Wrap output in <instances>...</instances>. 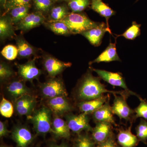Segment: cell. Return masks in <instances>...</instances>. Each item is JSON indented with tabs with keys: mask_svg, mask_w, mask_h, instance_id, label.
Here are the masks:
<instances>
[{
	"mask_svg": "<svg viewBox=\"0 0 147 147\" xmlns=\"http://www.w3.org/2000/svg\"><path fill=\"white\" fill-rule=\"evenodd\" d=\"M9 131L7 129V124L4 122L0 121V137H6L9 134Z\"/></svg>",
	"mask_w": 147,
	"mask_h": 147,
	"instance_id": "cell-39",
	"label": "cell"
},
{
	"mask_svg": "<svg viewBox=\"0 0 147 147\" xmlns=\"http://www.w3.org/2000/svg\"><path fill=\"white\" fill-rule=\"evenodd\" d=\"M18 49V56L21 58H27L35 55L36 50L21 35L15 38Z\"/></svg>",
	"mask_w": 147,
	"mask_h": 147,
	"instance_id": "cell-23",
	"label": "cell"
},
{
	"mask_svg": "<svg viewBox=\"0 0 147 147\" xmlns=\"http://www.w3.org/2000/svg\"><path fill=\"white\" fill-rule=\"evenodd\" d=\"M53 112L46 106L36 110L31 117V121L38 135H44L52 131Z\"/></svg>",
	"mask_w": 147,
	"mask_h": 147,
	"instance_id": "cell-3",
	"label": "cell"
},
{
	"mask_svg": "<svg viewBox=\"0 0 147 147\" xmlns=\"http://www.w3.org/2000/svg\"><path fill=\"white\" fill-rule=\"evenodd\" d=\"M98 147L97 146V147Z\"/></svg>",
	"mask_w": 147,
	"mask_h": 147,
	"instance_id": "cell-46",
	"label": "cell"
},
{
	"mask_svg": "<svg viewBox=\"0 0 147 147\" xmlns=\"http://www.w3.org/2000/svg\"><path fill=\"white\" fill-rule=\"evenodd\" d=\"M65 1L68 2L70 0H57V1Z\"/></svg>",
	"mask_w": 147,
	"mask_h": 147,
	"instance_id": "cell-42",
	"label": "cell"
},
{
	"mask_svg": "<svg viewBox=\"0 0 147 147\" xmlns=\"http://www.w3.org/2000/svg\"><path fill=\"white\" fill-rule=\"evenodd\" d=\"M109 101L110 98L100 108L92 114V118L96 123L105 122L117 125Z\"/></svg>",
	"mask_w": 147,
	"mask_h": 147,
	"instance_id": "cell-17",
	"label": "cell"
},
{
	"mask_svg": "<svg viewBox=\"0 0 147 147\" xmlns=\"http://www.w3.org/2000/svg\"><path fill=\"white\" fill-rule=\"evenodd\" d=\"M90 5V0H70L68 7L73 13H81Z\"/></svg>",
	"mask_w": 147,
	"mask_h": 147,
	"instance_id": "cell-29",
	"label": "cell"
},
{
	"mask_svg": "<svg viewBox=\"0 0 147 147\" xmlns=\"http://www.w3.org/2000/svg\"><path fill=\"white\" fill-rule=\"evenodd\" d=\"M137 137L139 141L147 144V121L141 118L140 123L136 128Z\"/></svg>",
	"mask_w": 147,
	"mask_h": 147,
	"instance_id": "cell-31",
	"label": "cell"
},
{
	"mask_svg": "<svg viewBox=\"0 0 147 147\" xmlns=\"http://www.w3.org/2000/svg\"><path fill=\"white\" fill-rule=\"evenodd\" d=\"M112 125L105 122L96 123L92 131V138L96 144H102L113 134Z\"/></svg>",
	"mask_w": 147,
	"mask_h": 147,
	"instance_id": "cell-15",
	"label": "cell"
},
{
	"mask_svg": "<svg viewBox=\"0 0 147 147\" xmlns=\"http://www.w3.org/2000/svg\"><path fill=\"white\" fill-rule=\"evenodd\" d=\"M117 145L116 144L115 138H114L113 134L105 142L98 145V147H116Z\"/></svg>",
	"mask_w": 147,
	"mask_h": 147,
	"instance_id": "cell-38",
	"label": "cell"
},
{
	"mask_svg": "<svg viewBox=\"0 0 147 147\" xmlns=\"http://www.w3.org/2000/svg\"><path fill=\"white\" fill-rule=\"evenodd\" d=\"M52 1H53V2H55V1H57V0H52Z\"/></svg>",
	"mask_w": 147,
	"mask_h": 147,
	"instance_id": "cell-44",
	"label": "cell"
},
{
	"mask_svg": "<svg viewBox=\"0 0 147 147\" xmlns=\"http://www.w3.org/2000/svg\"><path fill=\"white\" fill-rule=\"evenodd\" d=\"M92 70L97 74L100 78L112 86L121 87L124 90L133 95L138 96V95L131 91L127 88L124 79L119 73H114L102 69L92 68Z\"/></svg>",
	"mask_w": 147,
	"mask_h": 147,
	"instance_id": "cell-8",
	"label": "cell"
},
{
	"mask_svg": "<svg viewBox=\"0 0 147 147\" xmlns=\"http://www.w3.org/2000/svg\"><path fill=\"white\" fill-rule=\"evenodd\" d=\"M46 20L43 13L40 11L29 13L25 18L15 26V30L23 32L28 31L31 29L44 24Z\"/></svg>",
	"mask_w": 147,
	"mask_h": 147,
	"instance_id": "cell-10",
	"label": "cell"
},
{
	"mask_svg": "<svg viewBox=\"0 0 147 147\" xmlns=\"http://www.w3.org/2000/svg\"><path fill=\"white\" fill-rule=\"evenodd\" d=\"M91 1H92V0H91Z\"/></svg>",
	"mask_w": 147,
	"mask_h": 147,
	"instance_id": "cell-47",
	"label": "cell"
},
{
	"mask_svg": "<svg viewBox=\"0 0 147 147\" xmlns=\"http://www.w3.org/2000/svg\"><path fill=\"white\" fill-rule=\"evenodd\" d=\"M106 32L112 34L110 28L104 22H102L98 27L86 31L81 34L87 38L92 45L98 46L101 44L102 38Z\"/></svg>",
	"mask_w": 147,
	"mask_h": 147,
	"instance_id": "cell-13",
	"label": "cell"
},
{
	"mask_svg": "<svg viewBox=\"0 0 147 147\" xmlns=\"http://www.w3.org/2000/svg\"><path fill=\"white\" fill-rule=\"evenodd\" d=\"M66 121L69 129L79 134L82 131H92L93 128L90 125L88 114L82 113L79 115L69 113L65 116Z\"/></svg>",
	"mask_w": 147,
	"mask_h": 147,
	"instance_id": "cell-5",
	"label": "cell"
},
{
	"mask_svg": "<svg viewBox=\"0 0 147 147\" xmlns=\"http://www.w3.org/2000/svg\"><path fill=\"white\" fill-rule=\"evenodd\" d=\"M51 132L56 138L68 139L70 137V129L66 121L57 116L53 120Z\"/></svg>",
	"mask_w": 147,
	"mask_h": 147,
	"instance_id": "cell-19",
	"label": "cell"
},
{
	"mask_svg": "<svg viewBox=\"0 0 147 147\" xmlns=\"http://www.w3.org/2000/svg\"><path fill=\"white\" fill-rule=\"evenodd\" d=\"M114 95L115 98L113 106H111L113 114L117 116L121 119L129 121L134 119V110L129 106L125 100L126 98L117 94H114Z\"/></svg>",
	"mask_w": 147,
	"mask_h": 147,
	"instance_id": "cell-6",
	"label": "cell"
},
{
	"mask_svg": "<svg viewBox=\"0 0 147 147\" xmlns=\"http://www.w3.org/2000/svg\"><path fill=\"white\" fill-rule=\"evenodd\" d=\"M15 27L8 14H4L0 18V38L3 40L15 36Z\"/></svg>",
	"mask_w": 147,
	"mask_h": 147,
	"instance_id": "cell-20",
	"label": "cell"
},
{
	"mask_svg": "<svg viewBox=\"0 0 147 147\" xmlns=\"http://www.w3.org/2000/svg\"><path fill=\"white\" fill-rule=\"evenodd\" d=\"M43 64L45 70L52 78H55L71 65L70 63L62 61L53 56L47 55L43 58Z\"/></svg>",
	"mask_w": 147,
	"mask_h": 147,
	"instance_id": "cell-7",
	"label": "cell"
},
{
	"mask_svg": "<svg viewBox=\"0 0 147 147\" xmlns=\"http://www.w3.org/2000/svg\"><path fill=\"white\" fill-rule=\"evenodd\" d=\"M119 147L118 146H117V147Z\"/></svg>",
	"mask_w": 147,
	"mask_h": 147,
	"instance_id": "cell-45",
	"label": "cell"
},
{
	"mask_svg": "<svg viewBox=\"0 0 147 147\" xmlns=\"http://www.w3.org/2000/svg\"><path fill=\"white\" fill-rule=\"evenodd\" d=\"M47 104L52 112L57 116L70 112L72 109L66 96H58L48 99Z\"/></svg>",
	"mask_w": 147,
	"mask_h": 147,
	"instance_id": "cell-16",
	"label": "cell"
},
{
	"mask_svg": "<svg viewBox=\"0 0 147 147\" xmlns=\"http://www.w3.org/2000/svg\"><path fill=\"white\" fill-rule=\"evenodd\" d=\"M141 25L134 21L132 22L131 26L128 28L123 34L118 36H122L128 40H134L141 34L140 27Z\"/></svg>",
	"mask_w": 147,
	"mask_h": 147,
	"instance_id": "cell-30",
	"label": "cell"
},
{
	"mask_svg": "<svg viewBox=\"0 0 147 147\" xmlns=\"http://www.w3.org/2000/svg\"><path fill=\"white\" fill-rule=\"evenodd\" d=\"M31 5L18 7L4 14H8L14 26H16L29 14Z\"/></svg>",
	"mask_w": 147,
	"mask_h": 147,
	"instance_id": "cell-25",
	"label": "cell"
},
{
	"mask_svg": "<svg viewBox=\"0 0 147 147\" xmlns=\"http://www.w3.org/2000/svg\"><path fill=\"white\" fill-rule=\"evenodd\" d=\"M40 93L47 99L58 96H67V93L61 79L52 78L40 85Z\"/></svg>",
	"mask_w": 147,
	"mask_h": 147,
	"instance_id": "cell-4",
	"label": "cell"
},
{
	"mask_svg": "<svg viewBox=\"0 0 147 147\" xmlns=\"http://www.w3.org/2000/svg\"><path fill=\"white\" fill-rule=\"evenodd\" d=\"M32 0H5L3 8L6 11V13L11 9L22 6L31 5Z\"/></svg>",
	"mask_w": 147,
	"mask_h": 147,
	"instance_id": "cell-36",
	"label": "cell"
},
{
	"mask_svg": "<svg viewBox=\"0 0 147 147\" xmlns=\"http://www.w3.org/2000/svg\"><path fill=\"white\" fill-rule=\"evenodd\" d=\"M105 93L119 94L125 98L131 95L125 90L114 91L107 90L105 86L101 84L98 77L93 76L91 73L88 72L81 81L77 90V96L81 101H87L100 97Z\"/></svg>",
	"mask_w": 147,
	"mask_h": 147,
	"instance_id": "cell-1",
	"label": "cell"
},
{
	"mask_svg": "<svg viewBox=\"0 0 147 147\" xmlns=\"http://www.w3.org/2000/svg\"><path fill=\"white\" fill-rule=\"evenodd\" d=\"M13 106L11 102L3 97L0 103V113L5 118H10L13 115Z\"/></svg>",
	"mask_w": 147,
	"mask_h": 147,
	"instance_id": "cell-34",
	"label": "cell"
},
{
	"mask_svg": "<svg viewBox=\"0 0 147 147\" xmlns=\"http://www.w3.org/2000/svg\"><path fill=\"white\" fill-rule=\"evenodd\" d=\"M61 21L68 27L71 34H81L83 32L98 27L100 23L92 21L82 13H70Z\"/></svg>",
	"mask_w": 147,
	"mask_h": 147,
	"instance_id": "cell-2",
	"label": "cell"
},
{
	"mask_svg": "<svg viewBox=\"0 0 147 147\" xmlns=\"http://www.w3.org/2000/svg\"><path fill=\"white\" fill-rule=\"evenodd\" d=\"M13 102L14 109L17 115L29 116L33 113L36 100L34 96L30 94L20 97Z\"/></svg>",
	"mask_w": 147,
	"mask_h": 147,
	"instance_id": "cell-11",
	"label": "cell"
},
{
	"mask_svg": "<svg viewBox=\"0 0 147 147\" xmlns=\"http://www.w3.org/2000/svg\"><path fill=\"white\" fill-rule=\"evenodd\" d=\"M11 136L17 147H29L34 139L30 130L23 125L14 127L11 131Z\"/></svg>",
	"mask_w": 147,
	"mask_h": 147,
	"instance_id": "cell-9",
	"label": "cell"
},
{
	"mask_svg": "<svg viewBox=\"0 0 147 147\" xmlns=\"http://www.w3.org/2000/svg\"><path fill=\"white\" fill-rule=\"evenodd\" d=\"M140 100V104L134 110V119L138 118H142L147 121V101L143 99L140 96H138Z\"/></svg>",
	"mask_w": 147,
	"mask_h": 147,
	"instance_id": "cell-35",
	"label": "cell"
},
{
	"mask_svg": "<svg viewBox=\"0 0 147 147\" xmlns=\"http://www.w3.org/2000/svg\"><path fill=\"white\" fill-rule=\"evenodd\" d=\"M113 61H121L117 51L116 41L115 43L110 42L106 49L94 60L89 63V65L100 62H110Z\"/></svg>",
	"mask_w": 147,
	"mask_h": 147,
	"instance_id": "cell-21",
	"label": "cell"
},
{
	"mask_svg": "<svg viewBox=\"0 0 147 147\" xmlns=\"http://www.w3.org/2000/svg\"><path fill=\"white\" fill-rule=\"evenodd\" d=\"M96 143L88 132L78 134L74 141V147H95Z\"/></svg>",
	"mask_w": 147,
	"mask_h": 147,
	"instance_id": "cell-28",
	"label": "cell"
},
{
	"mask_svg": "<svg viewBox=\"0 0 147 147\" xmlns=\"http://www.w3.org/2000/svg\"><path fill=\"white\" fill-rule=\"evenodd\" d=\"M91 7L92 10L105 18L107 26L110 28L108 20L111 16L115 14V11L103 2L102 0H92Z\"/></svg>",
	"mask_w": 147,
	"mask_h": 147,
	"instance_id": "cell-24",
	"label": "cell"
},
{
	"mask_svg": "<svg viewBox=\"0 0 147 147\" xmlns=\"http://www.w3.org/2000/svg\"><path fill=\"white\" fill-rule=\"evenodd\" d=\"M19 76L24 81L32 82L38 79L41 74V71L36 67L35 59L31 60L23 64L17 65Z\"/></svg>",
	"mask_w": 147,
	"mask_h": 147,
	"instance_id": "cell-14",
	"label": "cell"
},
{
	"mask_svg": "<svg viewBox=\"0 0 147 147\" xmlns=\"http://www.w3.org/2000/svg\"><path fill=\"white\" fill-rule=\"evenodd\" d=\"M131 126L127 129L119 130L117 136L118 143L122 147H135L139 144V139L137 136L132 134Z\"/></svg>",
	"mask_w": 147,
	"mask_h": 147,
	"instance_id": "cell-22",
	"label": "cell"
},
{
	"mask_svg": "<svg viewBox=\"0 0 147 147\" xmlns=\"http://www.w3.org/2000/svg\"><path fill=\"white\" fill-rule=\"evenodd\" d=\"M34 6L37 11L48 12L53 7V2L52 0H32Z\"/></svg>",
	"mask_w": 147,
	"mask_h": 147,
	"instance_id": "cell-32",
	"label": "cell"
},
{
	"mask_svg": "<svg viewBox=\"0 0 147 147\" xmlns=\"http://www.w3.org/2000/svg\"><path fill=\"white\" fill-rule=\"evenodd\" d=\"M5 0H0L1 5L3 8L4 5Z\"/></svg>",
	"mask_w": 147,
	"mask_h": 147,
	"instance_id": "cell-41",
	"label": "cell"
},
{
	"mask_svg": "<svg viewBox=\"0 0 147 147\" xmlns=\"http://www.w3.org/2000/svg\"><path fill=\"white\" fill-rule=\"evenodd\" d=\"M1 147H9L7 146H1Z\"/></svg>",
	"mask_w": 147,
	"mask_h": 147,
	"instance_id": "cell-43",
	"label": "cell"
},
{
	"mask_svg": "<svg viewBox=\"0 0 147 147\" xmlns=\"http://www.w3.org/2000/svg\"><path fill=\"white\" fill-rule=\"evenodd\" d=\"M14 75V72L8 64L1 62L0 64V79L1 82L7 81Z\"/></svg>",
	"mask_w": 147,
	"mask_h": 147,
	"instance_id": "cell-37",
	"label": "cell"
},
{
	"mask_svg": "<svg viewBox=\"0 0 147 147\" xmlns=\"http://www.w3.org/2000/svg\"><path fill=\"white\" fill-rule=\"evenodd\" d=\"M48 147H70L69 145L65 142H62L60 144H57L55 143H51Z\"/></svg>",
	"mask_w": 147,
	"mask_h": 147,
	"instance_id": "cell-40",
	"label": "cell"
},
{
	"mask_svg": "<svg viewBox=\"0 0 147 147\" xmlns=\"http://www.w3.org/2000/svg\"><path fill=\"white\" fill-rule=\"evenodd\" d=\"M69 9L65 4L53 7L49 11V21H61L70 13Z\"/></svg>",
	"mask_w": 147,
	"mask_h": 147,
	"instance_id": "cell-26",
	"label": "cell"
},
{
	"mask_svg": "<svg viewBox=\"0 0 147 147\" xmlns=\"http://www.w3.org/2000/svg\"><path fill=\"white\" fill-rule=\"evenodd\" d=\"M109 98L107 96L102 95L93 100L81 101L78 104V106L82 113L88 115L92 114L100 108L107 101Z\"/></svg>",
	"mask_w": 147,
	"mask_h": 147,
	"instance_id": "cell-18",
	"label": "cell"
},
{
	"mask_svg": "<svg viewBox=\"0 0 147 147\" xmlns=\"http://www.w3.org/2000/svg\"><path fill=\"white\" fill-rule=\"evenodd\" d=\"M5 91L8 97L13 102L20 97L31 93L30 89L21 80H14L9 82L6 87Z\"/></svg>",
	"mask_w": 147,
	"mask_h": 147,
	"instance_id": "cell-12",
	"label": "cell"
},
{
	"mask_svg": "<svg viewBox=\"0 0 147 147\" xmlns=\"http://www.w3.org/2000/svg\"><path fill=\"white\" fill-rule=\"evenodd\" d=\"M2 55L6 59L12 61L15 59L18 56V49L17 46L8 45L5 46L1 51Z\"/></svg>",
	"mask_w": 147,
	"mask_h": 147,
	"instance_id": "cell-33",
	"label": "cell"
},
{
	"mask_svg": "<svg viewBox=\"0 0 147 147\" xmlns=\"http://www.w3.org/2000/svg\"><path fill=\"white\" fill-rule=\"evenodd\" d=\"M44 24L45 26L55 34L64 36H68L71 34L68 27L62 21H48Z\"/></svg>",
	"mask_w": 147,
	"mask_h": 147,
	"instance_id": "cell-27",
	"label": "cell"
}]
</instances>
